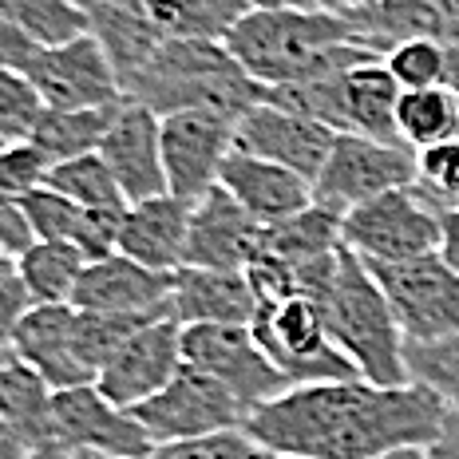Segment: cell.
Returning <instances> with one entry per match:
<instances>
[{
    "label": "cell",
    "mask_w": 459,
    "mask_h": 459,
    "mask_svg": "<svg viewBox=\"0 0 459 459\" xmlns=\"http://www.w3.org/2000/svg\"><path fill=\"white\" fill-rule=\"evenodd\" d=\"M444 412L420 385L344 380L281 392L246 420V432L281 459H385L404 447H436Z\"/></svg>",
    "instance_id": "1"
},
{
    "label": "cell",
    "mask_w": 459,
    "mask_h": 459,
    "mask_svg": "<svg viewBox=\"0 0 459 459\" xmlns=\"http://www.w3.org/2000/svg\"><path fill=\"white\" fill-rule=\"evenodd\" d=\"M222 44L262 88L344 75L360 68V64L380 60L360 40L357 24L349 16L325 13V8H290V4L250 8L242 21L230 28Z\"/></svg>",
    "instance_id": "2"
},
{
    "label": "cell",
    "mask_w": 459,
    "mask_h": 459,
    "mask_svg": "<svg viewBox=\"0 0 459 459\" xmlns=\"http://www.w3.org/2000/svg\"><path fill=\"white\" fill-rule=\"evenodd\" d=\"M123 100L143 103L159 119L178 111H206L238 127L242 115L265 103V88L230 56L222 40L167 36L147 68L123 83Z\"/></svg>",
    "instance_id": "3"
},
{
    "label": "cell",
    "mask_w": 459,
    "mask_h": 459,
    "mask_svg": "<svg viewBox=\"0 0 459 459\" xmlns=\"http://www.w3.org/2000/svg\"><path fill=\"white\" fill-rule=\"evenodd\" d=\"M321 321L329 341L357 365L360 380L380 388H404V329H400L392 301L385 298L380 281L372 277L365 257H357L344 246L341 265L333 277L329 293L321 298Z\"/></svg>",
    "instance_id": "4"
},
{
    "label": "cell",
    "mask_w": 459,
    "mask_h": 459,
    "mask_svg": "<svg viewBox=\"0 0 459 459\" xmlns=\"http://www.w3.org/2000/svg\"><path fill=\"white\" fill-rule=\"evenodd\" d=\"M250 333L290 388L360 380L357 365L329 341L321 309L309 298H285L277 305H262L257 317L250 321Z\"/></svg>",
    "instance_id": "5"
},
{
    "label": "cell",
    "mask_w": 459,
    "mask_h": 459,
    "mask_svg": "<svg viewBox=\"0 0 459 459\" xmlns=\"http://www.w3.org/2000/svg\"><path fill=\"white\" fill-rule=\"evenodd\" d=\"M439 214L444 206L424 195V186H404L380 195L372 203L344 214L341 234L357 257L368 265H396L436 254L439 246Z\"/></svg>",
    "instance_id": "6"
},
{
    "label": "cell",
    "mask_w": 459,
    "mask_h": 459,
    "mask_svg": "<svg viewBox=\"0 0 459 459\" xmlns=\"http://www.w3.org/2000/svg\"><path fill=\"white\" fill-rule=\"evenodd\" d=\"M131 416L147 428V436L159 447H170V444H190V439H206L218 432H238L250 420V408L226 385H218L214 377L198 372L195 365H183L159 396L139 404Z\"/></svg>",
    "instance_id": "7"
},
{
    "label": "cell",
    "mask_w": 459,
    "mask_h": 459,
    "mask_svg": "<svg viewBox=\"0 0 459 459\" xmlns=\"http://www.w3.org/2000/svg\"><path fill=\"white\" fill-rule=\"evenodd\" d=\"M404 186H416V151L365 135H337L317 183H313V203L349 214V210Z\"/></svg>",
    "instance_id": "8"
},
{
    "label": "cell",
    "mask_w": 459,
    "mask_h": 459,
    "mask_svg": "<svg viewBox=\"0 0 459 459\" xmlns=\"http://www.w3.org/2000/svg\"><path fill=\"white\" fill-rule=\"evenodd\" d=\"M183 365H195L198 372L214 377L218 385H226L250 408V416L281 392H290L285 377L250 333V325H186Z\"/></svg>",
    "instance_id": "9"
},
{
    "label": "cell",
    "mask_w": 459,
    "mask_h": 459,
    "mask_svg": "<svg viewBox=\"0 0 459 459\" xmlns=\"http://www.w3.org/2000/svg\"><path fill=\"white\" fill-rule=\"evenodd\" d=\"M56 455H103V459H151L159 444L127 408L111 404L95 385L64 388L52 396Z\"/></svg>",
    "instance_id": "10"
},
{
    "label": "cell",
    "mask_w": 459,
    "mask_h": 459,
    "mask_svg": "<svg viewBox=\"0 0 459 459\" xmlns=\"http://www.w3.org/2000/svg\"><path fill=\"white\" fill-rule=\"evenodd\" d=\"M368 270L392 301L404 341L459 337V273L447 270L436 254L396 265H368Z\"/></svg>",
    "instance_id": "11"
},
{
    "label": "cell",
    "mask_w": 459,
    "mask_h": 459,
    "mask_svg": "<svg viewBox=\"0 0 459 459\" xmlns=\"http://www.w3.org/2000/svg\"><path fill=\"white\" fill-rule=\"evenodd\" d=\"M265 246H270V226L257 222L226 186H214L190 206L183 257V265L190 270L246 273L254 262L265 257Z\"/></svg>",
    "instance_id": "12"
},
{
    "label": "cell",
    "mask_w": 459,
    "mask_h": 459,
    "mask_svg": "<svg viewBox=\"0 0 459 459\" xmlns=\"http://www.w3.org/2000/svg\"><path fill=\"white\" fill-rule=\"evenodd\" d=\"M24 75L36 83L44 108L56 111L119 108L123 103V83L91 32L64 48H40Z\"/></svg>",
    "instance_id": "13"
},
{
    "label": "cell",
    "mask_w": 459,
    "mask_h": 459,
    "mask_svg": "<svg viewBox=\"0 0 459 459\" xmlns=\"http://www.w3.org/2000/svg\"><path fill=\"white\" fill-rule=\"evenodd\" d=\"M234 151V123L206 111H178L162 119V170L167 190L195 206L218 186L222 162Z\"/></svg>",
    "instance_id": "14"
},
{
    "label": "cell",
    "mask_w": 459,
    "mask_h": 459,
    "mask_svg": "<svg viewBox=\"0 0 459 459\" xmlns=\"http://www.w3.org/2000/svg\"><path fill=\"white\" fill-rule=\"evenodd\" d=\"M178 368H183V325L175 317H159L115 352L111 365L95 377V388L111 404L135 412L175 380Z\"/></svg>",
    "instance_id": "15"
},
{
    "label": "cell",
    "mask_w": 459,
    "mask_h": 459,
    "mask_svg": "<svg viewBox=\"0 0 459 459\" xmlns=\"http://www.w3.org/2000/svg\"><path fill=\"white\" fill-rule=\"evenodd\" d=\"M100 159L108 162L127 206L170 195L167 170H162V119L143 103L123 100V108L115 111L108 135L100 143Z\"/></svg>",
    "instance_id": "16"
},
{
    "label": "cell",
    "mask_w": 459,
    "mask_h": 459,
    "mask_svg": "<svg viewBox=\"0 0 459 459\" xmlns=\"http://www.w3.org/2000/svg\"><path fill=\"white\" fill-rule=\"evenodd\" d=\"M337 131L321 127L313 119H301L293 111H281L273 103H257L250 115H242V123L234 127V147L246 155H257L265 162L301 175L305 183H317L325 159L333 151Z\"/></svg>",
    "instance_id": "17"
},
{
    "label": "cell",
    "mask_w": 459,
    "mask_h": 459,
    "mask_svg": "<svg viewBox=\"0 0 459 459\" xmlns=\"http://www.w3.org/2000/svg\"><path fill=\"white\" fill-rule=\"evenodd\" d=\"M80 313H167L170 317V273H155L123 254L88 262L72 293Z\"/></svg>",
    "instance_id": "18"
},
{
    "label": "cell",
    "mask_w": 459,
    "mask_h": 459,
    "mask_svg": "<svg viewBox=\"0 0 459 459\" xmlns=\"http://www.w3.org/2000/svg\"><path fill=\"white\" fill-rule=\"evenodd\" d=\"M218 186H226L262 226H285L290 218H298L301 210L313 206V183H305L301 175L265 162L246 151H230V159L222 162V178Z\"/></svg>",
    "instance_id": "19"
},
{
    "label": "cell",
    "mask_w": 459,
    "mask_h": 459,
    "mask_svg": "<svg viewBox=\"0 0 459 459\" xmlns=\"http://www.w3.org/2000/svg\"><path fill=\"white\" fill-rule=\"evenodd\" d=\"M13 352L40 372L52 392L95 385L75 357V305H32L13 337Z\"/></svg>",
    "instance_id": "20"
},
{
    "label": "cell",
    "mask_w": 459,
    "mask_h": 459,
    "mask_svg": "<svg viewBox=\"0 0 459 459\" xmlns=\"http://www.w3.org/2000/svg\"><path fill=\"white\" fill-rule=\"evenodd\" d=\"M190 203L175 195H159L147 203H131L119 226V254L147 265L155 273H178L186 257Z\"/></svg>",
    "instance_id": "21"
},
{
    "label": "cell",
    "mask_w": 459,
    "mask_h": 459,
    "mask_svg": "<svg viewBox=\"0 0 459 459\" xmlns=\"http://www.w3.org/2000/svg\"><path fill=\"white\" fill-rule=\"evenodd\" d=\"M170 317L178 325H250L262 309L246 273L190 270L170 273Z\"/></svg>",
    "instance_id": "22"
},
{
    "label": "cell",
    "mask_w": 459,
    "mask_h": 459,
    "mask_svg": "<svg viewBox=\"0 0 459 459\" xmlns=\"http://www.w3.org/2000/svg\"><path fill=\"white\" fill-rule=\"evenodd\" d=\"M88 8V32L100 40L108 52L119 83H127L139 68H147L151 56L162 48L167 32L151 21L147 8H123V4H95V0H80Z\"/></svg>",
    "instance_id": "23"
},
{
    "label": "cell",
    "mask_w": 459,
    "mask_h": 459,
    "mask_svg": "<svg viewBox=\"0 0 459 459\" xmlns=\"http://www.w3.org/2000/svg\"><path fill=\"white\" fill-rule=\"evenodd\" d=\"M52 396L56 392L32 365H24L13 349L0 352V416L28 439L36 455H56Z\"/></svg>",
    "instance_id": "24"
},
{
    "label": "cell",
    "mask_w": 459,
    "mask_h": 459,
    "mask_svg": "<svg viewBox=\"0 0 459 459\" xmlns=\"http://www.w3.org/2000/svg\"><path fill=\"white\" fill-rule=\"evenodd\" d=\"M400 83L392 80L385 60L360 64L344 75V135H365L377 143L404 147L396 131V108H400Z\"/></svg>",
    "instance_id": "25"
},
{
    "label": "cell",
    "mask_w": 459,
    "mask_h": 459,
    "mask_svg": "<svg viewBox=\"0 0 459 459\" xmlns=\"http://www.w3.org/2000/svg\"><path fill=\"white\" fill-rule=\"evenodd\" d=\"M83 265L88 257L68 242H36L16 257V281L28 290L32 305H72Z\"/></svg>",
    "instance_id": "26"
},
{
    "label": "cell",
    "mask_w": 459,
    "mask_h": 459,
    "mask_svg": "<svg viewBox=\"0 0 459 459\" xmlns=\"http://www.w3.org/2000/svg\"><path fill=\"white\" fill-rule=\"evenodd\" d=\"M119 108H123V103H119ZM119 108H83V111L44 108L40 123H36V131L28 139H32L36 147L52 159V167H56V162H72V159L95 155Z\"/></svg>",
    "instance_id": "27"
},
{
    "label": "cell",
    "mask_w": 459,
    "mask_h": 459,
    "mask_svg": "<svg viewBox=\"0 0 459 459\" xmlns=\"http://www.w3.org/2000/svg\"><path fill=\"white\" fill-rule=\"evenodd\" d=\"M396 131L408 151H428L459 139V95L452 88L404 91L396 108Z\"/></svg>",
    "instance_id": "28"
},
{
    "label": "cell",
    "mask_w": 459,
    "mask_h": 459,
    "mask_svg": "<svg viewBox=\"0 0 459 459\" xmlns=\"http://www.w3.org/2000/svg\"><path fill=\"white\" fill-rule=\"evenodd\" d=\"M250 0H151L147 13L167 36L183 40H226L230 28L250 13Z\"/></svg>",
    "instance_id": "29"
},
{
    "label": "cell",
    "mask_w": 459,
    "mask_h": 459,
    "mask_svg": "<svg viewBox=\"0 0 459 459\" xmlns=\"http://www.w3.org/2000/svg\"><path fill=\"white\" fill-rule=\"evenodd\" d=\"M341 222H344V214L313 203L309 210H301L298 218H290L285 226L270 230V246H265V254L277 257L281 265H301V262H313V257L337 254L344 246Z\"/></svg>",
    "instance_id": "30"
},
{
    "label": "cell",
    "mask_w": 459,
    "mask_h": 459,
    "mask_svg": "<svg viewBox=\"0 0 459 459\" xmlns=\"http://www.w3.org/2000/svg\"><path fill=\"white\" fill-rule=\"evenodd\" d=\"M0 13L36 48H64L88 36V8L80 0H0Z\"/></svg>",
    "instance_id": "31"
},
{
    "label": "cell",
    "mask_w": 459,
    "mask_h": 459,
    "mask_svg": "<svg viewBox=\"0 0 459 459\" xmlns=\"http://www.w3.org/2000/svg\"><path fill=\"white\" fill-rule=\"evenodd\" d=\"M159 317H167V313H80L75 309V357H80V365L91 377H100L115 360V352Z\"/></svg>",
    "instance_id": "32"
},
{
    "label": "cell",
    "mask_w": 459,
    "mask_h": 459,
    "mask_svg": "<svg viewBox=\"0 0 459 459\" xmlns=\"http://www.w3.org/2000/svg\"><path fill=\"white\" fill-rule=\"evenodd\" d=\"M404 368L408 385L428 388L447 412H459V337L408 341Z\"/></svg>",
    "instance_id": "33"
},
{
    "label": "cell",
    "mask_w": 459,
    "mask_h": 459,
    "mask_svg": "<svg viewBox=\"0 0 459 459\" xmlns=\"http://www.w3.org/2000/svg\"><path fill=\"white\" fill-rule=\"evenodd\" d=\"M48 190L64 195L68 203H75L80 210H119L127 206L119 183L111 178L108 162L95 155H83V159H72V162H56L48 170Z\"/></svg>",
    "instance_id": "34"
},
{
    "label": "cell",
    "mask_w": 459,
    "mask_h": 459,
    "mask_svg": "<svg viewBox=\"0 0 459 459\" xmlns=\"http://www.w3.org/2000/svg\"><path fill=\"white\" fill-rule=\"evenodd\" d=\"M344 75H325V80L265 88V103H273V108L293 111V115H301V119H313V123H321V127L344 135Z\"/></svg>",
    "instance_id": "35"
},
{
    "label": "cell",
    "mask_w": 459,
    "mask_h": 459,
    "mask_svg": "<svg viewBox=\"0 0 459 459\" xmlns=\"http://www.w3.org/2000/svg\"><path fill=\"white\" fill-rule=\"evenodd\" d=\"M385 68L400 91H424V88H444L447 75V44L439 40H404L385 56Z\"/></svg>",
    "instance_id": "36"
},
{
    "label": "cell",
    "mask_w": 459,
    "mask_h": 459,
    "mask_svg": "<svg viewBox=\"0 0 459 459\" xmlns=\"http://www.w3.org/2000/svg\"><path fill=\"white\" fill-rule=\"evenodd\" d=\"M44 115V100L36 83L16 68H0V135L8 143L28 139Z\"/></svg>",
    "instance_id": "37"
},
{
    "label": "cell",
    "mask_w": 459,
    "mask_h": 459,
    "mask_svg": "<svg viewBox=\"0 0 459 459\" xmlns=\"http://www.w3.org/2000/svg\"><path fill=\"white\" fill-rule=\"evenodd\" d=\"M28 222H32V234L36 242H68L75 246V238H80V222H83V210L68 203L64 195H56V190H32V195L21 198Z\"/></svg>",
    "instance_id": "38"
},
{
    "label": "cell",
    "mask_w": 459,
    "mask_h": 459,
    "mask_svg": "<svg viewBox=\"0 0 459 459\" xmlns=\"http://www.w3.org/2000/svg\"><path fill=\"white\" fill-rule=\"evenodd\" d=\"M48 170H52V159L32 139L8 143L0 151V195H13V198L32 195V190L48 186Z\"/></svg>",
    "instance_id": "39"
},
{
    "label": "cell",
    "mask_w": 459,
    "mask_h": 459,
    "mask_svg": "<svg viewBox=\"0 0 459 459\" xmlns=\"http://www.w3.org/2000/svg\"><path fill=\"white\" fill-rule=\"evenodd\" d=\"M416 183L439 206H459V139L439 143L416 155Z\"/></svg>",
    "instance_id": "40"
},
{
    "label": "cell",
    "mask_w": 459,
    "mask_h": 459,
    "mask_svg": "<svg viewBox=\"0 0 459 459\" xmlns=\"http://www.w3.org/2000/svg\"><path fill=\"white\" fill-rule=\"evenodd\" d=\"M155 459H273L257 439H250L246 428L238 432H218L206 439H190V444L159 447Z\"/></svg>",
    "instance_id": "41"
},
{
    "label": "cell",
    "mask_w": 459,
    "mask_h": 459,
    "mask_svg": "<svg viewBox=\"0 0 459 459\" xmlns=\"http://www.w3.org/2000/svg\"><path fill=\"white\" fill-rule=\"evenodd\" d=\"M0 246L16 257H21L28 246H36L32 222H28L21 198H13V195H0Z\"/></svg>",
    "instance_id": "42"
},
{
    "label": "cell",
    "mask_w": 459,
    "mask_h": 459,
    "mask_svg": "<svg viewBox=\"0 0 459 459\" xmlns=\"http://www.w3.org/2000/svg\"><path fill=\"white\" fill-rule=\"evenodd\" d=\"M28 309H32V298H28V290L21 281L0 285V352L13 349V337H16V329H21Z\"/></svg>",
    "instance_id": "43"
},
{
    "label": "cell",
    "mask_w": 459,
    "mask_h": 459,
    "mask_svg": "<svg viewBox=\"0 0 459 459\" xmlns=\"http://www.w3.org/2000/svg\"><path fill=\"white\" fill-rule=\"evenodd\" d=\"M40 52L28 36L16 28L13 21H8L4 13H0V68H16V72H24L28 64H32V56Z\"/></svg>",
    "instance_id": "44"
},
{
    "label": "cell",
    "mask_w": 459,
    "mask_h": 459,
    "mask_svg": "<svg viewBox=\"0 0 459 459\" xmlns=\"http://www.w3.org/2000/svg\"><path fill=\"white\" fill-rule=\"evenodd\" d=\"M436 257L452 273H459V206H447L444 214H439V246H436Z\"/></svg>",
    "instance_id": "45"
},
{
    "label": "cell",
    "mask_w": 459,
    "mask_h": 459,
    "mask_svg": "<svg viewBox=\"0 0 459 459\" xmlns=\"http://www.w3.org/2000/svg\"><path fill=\"white\" fill-rule=\"evenodd\" d=\"M36 452L28 447V439L16 432L13 424H8L4 416H0V459H32Z\"/></svg>",
    "instance_id": "46"
},
{
    "label": "cell",
    "mask_w": 459,
    "mask_h": 459,
    "mask_svg": "<svg viewBox=\"0 0 459 459\" xmlns=\"http://www.w3.org/2000/svg\"><path fill=\"white\" fill-rule=\"evenodd\" d=\"M432 452L439 459H459V412H444V428H439Z\"/></svg>",
    "instance_id": "47"
},
{
    "label": "cell",
    "mask_w": 459,
    "mask_h": 459,
    "mask_svg": "<svg viewBox=\"0 0 459 459\" xmlns=\"http://www.w3.org/2000/svg\"><path fill=\"white\" fill-rule=\"evenodd\" d=\"M313 8H325V13H341V16H349V13H357V0H309Z\"/></svg>",
    "instance_id": "48"
},
{
    "label": "cell",
    "mask_w": 459,
    "mask_h": 459,
    "mask_svg": "<svg viewBox=\"0 0 459 459\" xmlns=\"http://www.w3.org/2000/svg\"><path fill=\"white\" fill-rule=\"evenodd\" d=\"M16 281V254H8L4 246H0V285Z\"/></svg>",
    "instance_id": "49"
},
{
    "label": "cell",
    "mask_w": 459,
    "mask_h": 459,
    "mask_svg": "<svg viewBox=\"0 0 459 459\" xmlns=\"http://www.w3.org/2000/svg\"><path fill=\"white\" fill-rule=\"evenodd\" d=\"M385 459H439V455L432 452V447H404V452H392Z\"/></svg>",
    "instance_id": "50"
},
{
    "label": "cell",
    "mask_w": 459,
    "mask_h": 459,
    "mask_svg": "<svg viewBox=\"0 0 459 459\" xmlns=\"http://www.w3.org/2000/svg\"><path fill=\"white\" fill-rule=\"evenodd\" d=\"M432 4H436L439 13H444L447 21H452V24L459 28V0H432Z\"/></svg>",
    "instance_id": "51"
},
{
    "label": "cell",
    "mask_w": 459,
    "mask_h": 459,
    "mask_svg": "<svg viewBox=\"0 0 459 459\" xmlns=\"http://www.w3.org/2000/svg\"><path fill=\"white\" fill-rule=\"evenodd\" d=\"M254 8H273V4H290V8H313L309 0H250Z\"/></svg>",
    "instance_id": "52"
},
{
    "label": "cell",
    "mask_w": 459,
    "mask_h": 459,
    "mask_svg": "<svg viewBox=\"0 0 459 459\" xmlns=\"http://www.w3.org/2000/svg\"><path fill=\"white\" fill-rule=\"evenodd\" d=\"M95 4H123V8H147L151 0H95Z\"/></svg>",
    "instance_id": "53"
},
{
    "label": "cell",
    "mask_w": 459,
    "mask_h": 459,
    "mask_svg": "<svg viewBox=\"0 0 459 459\" xmlns=\"http://www.w3.org/2000/svg\"><path fill=\"white\" fill-rule=\"evenodd\" d=\"M368 4H380V0H357V8H368Z\"/></svg>",
    "instance_id": "54"
},
{
    "label": "cell",
    "mask_w": 459,
    "mask_h": 459,
    "mask_svg": "<svg viewBox=\"0 0 459 459\" xmlns=\"http://www.w3.org/2000/svg\"><path fill=\"white\" fill-rule=\"evenodd\" d=\"M4 147H8V139H4V135H0V151H4Z\"/></svg>",
    "instance_id": "55"
},
{
    "label": "cell",
    "mask_w": 459,
    "mask_h": 459,
    "mask_svg": "<svg viewBox=\"0 0 459 459\" xmlns=\"http://www.w3.org/2000/svg\"><path fill=\"white\" fill-rule=\"evenodd\" d=\"M32 459H44V455H32Z\"/></svg>",
    "instance_id": "56"
},
{
    "label": "cell",
    "mask_w": 459,
    "mask_h": 459,
    "mask_svg": "<svg viewBox=\"0 0 459 459\" xmlns=\"http://www.w3.org/2000/svg\"><path fill=\"white\" fill-rule=\"evenodd\" d=\"M273 459H281V455H273Z\"/></svg>",
    "instance_id": "57"
}]
</instances>
